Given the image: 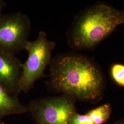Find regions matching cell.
I'll return each instance as SVG.
<instances>
[{"label": "cell", "instance_id": "cell-6", "mask_svg": "<svg viewBox=\"0 0 124 124\" xmlns=\"http://www.w3.org/2000/svg\"><path fill=\"white\" fill-rule=\"evenodd\" d=\"M23 63L14 56L0 53V85L11 93L18 95Z\"/></svg>", "mask_w": 124, "mask_h": 124}, {"label": "cell", "instance_id": "cell-3", "mask_svg": "<svg viewBox=\"0 0 124 124\" xmlns=\"http://www.w3.org/2000/svg\"><path fill=\"white\" fill-rule=\"evenodd\" d=\"M55 46V42L48 39L43 31L39 33L36 40L28 42L25 50L28 52L29 56L26 61L22 64L20 92H28L36 81L43 76L52 59V53Z\"/></svg>", "mask_w": 124, "mask_h": 124}, {"label": "cell", "instance_id": "cell-4", "mask_svg": "<svg viewBox=\"0 0 124 124\" xmlns=\"http://www.w3.org/2000/svg\"><path fill=\"white\" fill-rule=\"evenodd\" d=\"M31 29L30 18L21 13L0 16V53L14 56L25 50Z\"/></svg>", "mask_w": 124, "mask_h": 124}, {"label": "cell", "instance_id": "cell-14", "mask_svg": "<svg viewBox=\"0 0 124 124\" xmlns=\"http://www.w3.org/2000/svg\"><path fill=\"white\" fill-rule=\"evenodd\" d=\"M1 123H2V122H0V124H1Z\"/></svg>", "mask_w": 124, "mask_h": 124}, {"label": "cell", "instance_id": "cell-2", "mask_svg": "<svg viewBox=\"0 0 124 124\" xmlns=\"http://www.w3.org/2000/svg\"><path fill=\"white\" fill-rule=\"evenodd\" d=\"M124 24V11L97 3L82 10L67 31L68 44L79 50L94 49L117 26Z\"/></svg>", "mask_w": 124, "mask_h": 124}, {"label": "cell", "instance_id": "cell-13", "mask_svg": "<svg viewBox=\"0 0 124 124\" xmlns=\"http://www.w3.org/2000/svg\"><path fill=\"white\" fill-rule=\"evenodd\" d=\"M0 124H4V123H1Z\"/></svg>", "mask_w": 124, "mask_h": 124}, {"label": "cell", "instance_id": "cell-12", "mask_svg": "<svg viewBox=\"0 0 124 124\" xmlns=\"http://www.w3.org/2000/svg\"><path fill=\"white\" fill-rule=\"evenodd\" d=\"M113 124H124V119L119 120Z\"/></svg>", "mask_w": 124, "mask_h": 124}, {"label": "cell", "instance_id": "cell-11", "mask_svg": "<svg viewBox=\"0 0 124 124\" xmlns=\"http://www.w3.org/2000/svg\"><path fill=\"white\" fill-rule=\"evenodd\" d=\"M6 6V3L4 1L2 0H0V16L2 14L1 12L4 9L5 7Z\"/></svg>", "mask_w": 124, "mask_h": 124}, {"label": "cell", "instance_id": "cell-10", "mask_svg": "<svg viewBox=\"0 0 124 124\" xmlns=\"http://www.w3.org/2000/svg\"><path fill=\"white\" fill-rule=\"evenodd\" d=\"M69 124H96L86 114L84 115L75 112L70 117Z\"/></svg>", "mask_w": 124, "mask_h": 124}, {"label": "cell", "instance_id": "cell-1", "mask_svg": "<svg viewBox=\"0 0 124 124\" xmlns=\"http://www.w3.org/2000/svg\"><path fill=\"white\" fill-rule=\"evenodd\" d=\"M49 66L47 84L54 92L93 103L102 98L103 74L91 58L75 52L59 54L52 58Z\"/></svg>", "mask_w": 124, "mask_h": 124}, {"label": "cell", "instance_id": "cell-5", "mask_svg": "<svg viewBox=\"0 0 124 124\" xmlns=\"http://www.w3.org/2000/svg\"><path fill=\"white\" fill-rule=\"evenodd\" d=\"M76 101L74 98L62 94L35 100L27 107L38 124H69L70 117L76 112Z\"/></svg>", "mask_w": 124, "mask_h": 124}, {"label": "cell", "instance_id": "cell-9", "mask_svg": "<svg viewBox=\"0 0 124 124\" xmlns=\"http://www.w3.org/2000/svg\"><path fill=\"white\" fill-rule=\"evenodd\" d=\"M110 75L117 84L124 87V64L114 63L110 68Z\"/></svg>", "mask_w": 124, "mask_h": 124}, {"label": "cell", "instance_id": "cell-7", "mask_svg": "<svg viewBox=\"0 0 124 124\" xmlns=\"http://www.w3.org/2000/svg\"><path fill=\"white\" fill-rule=\"evenodd\" d=\"M27 112V107L19 101L18 95L10 93L0 85V122L6 116Z\"/></svg>", "mask_w": 124, "mask_h": 124}, {"label": "cell", "instance_id": "cell-8", "mask_svg": "<svg viewBox=\"0 0 124 124\" xmlns=\"http://www.w3.org/2000/svg\"><path fill=\"white\" fill-rule=\"evenodd\" d=\"M112 108L109 103L103 104L87 112L86 114L93 120L96 124H104L110 118Z\"/></svg>", "mask_w": 124, "mask_h": 124}]
</instances>
